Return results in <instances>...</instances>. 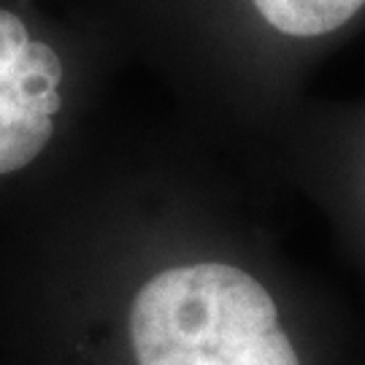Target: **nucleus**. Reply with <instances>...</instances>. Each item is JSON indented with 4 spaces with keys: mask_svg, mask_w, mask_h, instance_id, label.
<instances>
[{
    "mask_svg": "<svg viewBox=\"0 0 365 365\" xmlns=\"http://www.w3.org/2000/svg\"><path fill=\"white\" fill-rule=\"evenodd\" d=\"M63 63L0 9V176L30 165L54 133Z\"/></svg>",
    "mask_w": 365,
    "mask_h": 365,
    "instance_id": "obj_1",
    "label": "nucleus"
},
{
    "mask_svg": "<svg viewBox=\"0 0 365 365\" xmlns=\"http://www.w3.org/2000/svg\"><path fill=\"white\" fill-rule=\"evenodd\" d=\"M262 19L284 36L314 38L346 25L365 0H252Z\"/></svg>",
    "mask_w": 365,
    "mask_h": 365,
    "instance_id": "obj_2",
    "label": "nucleus"
}]
</instances>
